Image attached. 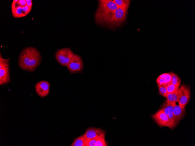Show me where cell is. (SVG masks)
I'll list each match as a JSON object with an SVG mask.
<instances>
[{"label":"cell","mask_w":195,"mask_h":146,"mask_svg":"<svg viewBox=\"0 0 195 146\" xmlns=\"http://www.w3.org/2000/svg\"><path fill=\"white\" fill-rule=\"evenodd\" d=\"M118 8L113 0H99L98 7L95 14H102L114 11Z\"/></svg>","instance_id":"5"},{"label":"cell","mask_w":195,"mask_h":146,"mask_svg":"<svg viewBox=\"0 0 195 146\" xmlns=\"http://www.w3.org/2000/svg\"><path fill=\"white\" fill-rule=\"evenodd\" d=\"M182 92L181 95L177 102L179 105L185 106L189 102L191 98L190 91L189 87L184 85L180 87Z\"/></svg>","instance_id":"9"},{"label":"cell","mask_w":195,"mask_h":146,"mask_svg":"<svg viewBox=\"0 0 195 146\" xmlns=\"http://www.w3.org/2000/svg\"><path fill=\"white\" fill-rule=\"evenodd\" d=\"M41 60L39 51L35 48L29 47L25 48L20 53L18 65L22 69L32 72L39 66Z\"/></svg>","instance_id":"1"},{"label":"cell","mask_w":195,"mask_h":146,"mask_svg":"<svg viewBox=\"0 0 195 146\" xmlns=\"http://www.w3.org/2000/svg\"><path fill=\"white\" fill-rule=\"evenodd\" d=\"M18 0H14L11 4V11L15 18H20L26 16L23 9V7L17 6L15 3Z\"/></svg>","instance_id":"12"},{"label":"cell","mask_w":195,"mask_h":146,"mask_svg":"<svg viewBox=\"0 0 195 146\" xmlns=\"http://www.w3.org/2000/svg\"><path fill=\"white\" fill-rule=\"evenodd\" d=\"M173 103V114L177 123L182 118L185 111V106L178 105Z\"/></svg>","instance_id":"11"},{"label":"cell","mask_w":195,"mask_h":146,"mask_svg":"<svg viewBox=\"0 0 195 146\" xmlns=\"http://www.w3.org/2000/svg\"><path fill=\"white\" fill-rule=\"evenodd\" d=\"M22 8L24 13L26 16L30 13L32 9V8H30L26 5L23 7Z\"/></svg>","instance_id":"24"},{"label":"cell","mask_w":195,"mask_h":146,"mask_svg":"<svg viewBox=\"0 0 195 146\" xmlns=\"http://www.w3.org/2000/svg\"><path fill=\"white\" fill-rule=\"evenodd\" d=\"M128 8H118L114 11L95 14V22L99 24H104L110 28L117 27L126 20Z\"/></svg>","instance_id":"2"},{"label":"cell","mask_w":195,"mask_h":146,"mask_svg":"<svg viewBox=\"0 0 195 146\" xmlns=\"http://www.w3.org/2000/svg\"><path fill=\"white\" fill-rule=\"evenodd\" d=\"M171 73H166L160 75L156 80L157 83L163 85H166L171 82Z\"/></svg>","instance_id":"13"},{"label":"cell","mask_w":195,"mask_h":146,"mask_svg":"<svg viewBox=\"0 0 195 146\" xmlns=\"http://www.w3.org/2000/svg\"><path fill=\"white\" fill-rule=\"evenodd\" d=\"M166 86L167 94L173 93L177 91L179 89V87L173 84L171 82L166 85Z\"/></svg>","instance_id":"19"},{"label":"cell","mask_w":195,"mask_h":146,"mask_svg":"<svg viewBox=\"0 0 195 146\" xmlns=\"http://www.w3.org/2000/svg\"><path fill=\"white\" fill-rule=\"evenodd\" d=\"M181 91L180 88L176 92L172 93L167 94L166 98L168 101L176 103L178 101L181 95Z\"/></svg>","instance_id":"15"},{"label":"cell","mask_w":195,"mask_h":146,"mask_svg":"<svg viewBox=\"0 0 195 146\" xmlns=\"http://www.w3.org/2000/svg\"><path fill=\"white\" fill-rule=\"evenodd\" d=\"M156 123L160 127L167 126L170 129L174 127L168 116L161 109L152 116Z\"/></svg>","instance_id":"6"},{"label":"cell","mask_w":195,"mask_h":146,"mask_svg":"<svg viewBox=\"0 0 195 146\" xmlns=\"http://www.w3.org/2000/svg\"><path fill=\"white\" fill-rule=\"evenodd\" d=\"M168 117L170 121L171 122L174 126L175 127V125L177 124L175 118L173 114V113L168 116Z\"/></svg>","instance_id":"23"},{"label":"cell","mask_w":195,"mask_h":146,"mask_svg":"<svg viewBox=\"0 0 195 146\" xmlns=\"http://www.w3.org/2000/svg\"><path fill=\"white\" fill-rule=\"evenodd\" d=\"M74 54L70 48H66L58 50L55 53V56L56 60L61 65L66 66Z\"/></svg>","instance_id":"3"},{"label":"cell","mask_w":195,"mask_h":146,"mask_svg":"<svg viewBox=\"0 0 195 146\" xmlns=\"http://www.w3.org/2000/svg\"><path fill=\"white\" fill-rule=\"evenodd\" d=\"M170 73L171 75V83L177 87H179L181 83L180 78L174 72H171Z\"/></svg>","instance_id":"18"},{"label":"cell","mask_w":195,"mask_h":146,"mask_svg":"<svg viewBox=\"0 0 195 146\" xmlns=\"http://www.w3.org/2000/svg\"><path fill=\"white\" fill-rule=\"evenodd\" d=\"M173 103L166 99L162 105L160 109L167 116L173 113Z\"/></svg>","instance_id":"14"},{"label":"cell","mask_w":195,"mask_h":146,"mask_svg":"<svg viewBox=\"0 0 195 146\" xmlns=\"http://www.w3.org/2000/svg\"><path fill=\"white\" fill-rule=\"evenodd\" d=\"M105 133L100 128L92 127L87 129L83 135L85 138L97 139L105 137Z\"/></svg>","instance_id":"7"},{"label":"cell","mask_w":195,"mask_h":146,"mask_svg":"<svg viewBox=\"0 0 195 146\" xmlns=\"http://www.w3.org/2000/svg\"><path fill=\"white\" fill-rule=\"evenodd\" d=\"M84 139L85 138L83 135L78 137L74 140L71 146H86Z\"/></svg>","instance_id":"17"},{"label":"cell","mask_w":195,"mask_h":146,"mask_svg":"<svg viewBox=\"0 0 195 146\" xmlns=\"http://www.w3.org/2000/svg\"><path fill=\"white\" fill-rule=\"evenodd\" d=\"M15 4L18 6L23 7L26 5V2L25 0H18Z\"/></svg>","instance_id":"25"},{"label":"cell","mask_w":195,"mask_h":146,"mask_svg":"<svg viewBox=\"0 0 195 146\" xmlns=\"http://www.w3.org/2000/svg\"><path fill=\"white\" fill-rule=\"evenodd\" d=\"M86 146H97L98 139H91L85 138Z\"/></svg>","instance_id":"20"},{"label":"cell","mask_w":195,"mask_h":146,"mask_svg":"<svg viewBox=\"0 0 195 146\" xmlns=\"http://www.w3.org/2000/svg\"><path fill=\"white\" fill-rule=\"evenodd\" d=\"M50 86L49 82L45 80H42L37 83L35 88L38 95L41 97L44 98L49 94Z\"/></svg>","instance_id":"8"},{"label":"cell","mask_w":195,"mask_h":146,"mask_svg":"<svg viewBox=\"0 0 195 146\" xmlns=\"http://www.w3.org/2000/svg\"><path fill=\"white\" fill-rule=\"evenodd\" d=\"M113 1L116 5L118 8L128 9L131 2L129 0H113Z\"/></svg>","instance_id":"16"},{"label":"cell","mask_w":195,"mask_h":146,"mask_svg":"<svg viewBox=\"0 0 195 146\" xmlns=\"http://www.w3.org/2000/svg\"><path fill=\"white\" fill-rule=\"evenodd\" d=\"M10 59L8 58L7 59H3L1 56L0 54V67L3 66H9V61Z\"/></svg>","instance_id":"22"},{"label":"cell","mask_w":195,"mask_h":146,"mask_svg":"<svg viewBox=\"0 0 195 146\" xmlns=\"http://www.w3.org/2000/svg\"><path fill=\"white\" fill-rule=\"evenodd\" d=\"M157 85L159 93L163 97H166L167 92L166 85H161L158 83H157Z\"/></svg>","instance_id":"21"},{"label":"cell","mask_w":195,"mask_h":146,"mask_svg":"<svg viewBox=\"0 0 195 146\" xmlns=\"http://www.w3.org/2000/svg\"><path fill=\"white\" fill-rule=\"evenodd\" d=\"M9 66L0 67V85L8 83L11 80L9 73Z\"/></svg>","instance_id":"10"},{"label":"cell","mask_w":195,"mask_h":146,"mask_svg":"<svg viewBox=\"0 0 195 146\" xmlns=\"http://www.w3.org/2000/svg\"><path fill=\"white\" fill-rule=\"evenodd\" d=\"M67 66L71 73H76L82 70L83 64L81 57L74 54Z\"/></svg>","instance_id":"4"},{"label":"cell","mask_w":195,"mask_h":146,"mask_svg":"<svg viewBox=\"0 0 195 146\" xmlns=\"http://www.w3.org/2000/svg\"><path fill=\"white\" fill-rule=\"evenodd\" d=\"M26 2V5L28 7L32 8V0H25Z\"/></svg>","instance_id":"26"}]
</instances>
